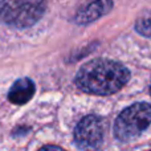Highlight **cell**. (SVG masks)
<instances>
[{"label": "cell", "instance_id": "8", "mask_svg": "<svg viewBox=\"0 0 151 151\" xmlns=\"http://www.w3.org/2000/svg\"><path fill=\"white\" fill-rule=\"evenodd\" d=\"M41 150H61V149L57 146H45V147H42Z\"/></svg>", "mask_w": 151, "mask_h": 151}, {"label": "cell", "instance_id": "6", "mask_svg": "<svg viewBox=\"0 0 151 151\" xmlns=\"http://www.w3.org/2000/svg\"><path fill=\"white\" fill-rule=\"evenodd\" d=\"M35 91H36L35 82L31 78H19L11 86L9 91H8V99H9V102H12L15 105H24L33 97Z\"/></svg>", "mask_w": 151, "mask_h": 151}, {"label": "cell", "instance_id": "1", "mask_svg": "<svg viewBox=\"0 0 151 151\" xmlns=\"http://www.w3.org/2000/svg\"><path fill=\"white\" fill-rule=\"evenodd\" d=\"M130 72L123 64L107 58H96L83 64L74 82L82 91L96 96H110L127 83Z\"/></svg>", "mask_w": 151, "mask_h": 151}, {"label": "cell", "instance_id": "4", "mask_svg": "<svg viewBox=\"0 0 151 151\" xmlns=\"http://www.w3.org/2000/svg\"><path fill=\"white\" fill-rule=\"evenodd\" d=\"M104 141V123L97 115L83 117L74 129V142L80 150L98 149Z\"/></svg>", "mask_w": 151, "mask_h": 151}, {"label": "cell", "instance_id": "9", "mask_svg": "<svg viewBox=\"0 0 151 151\" xmlns=\"http://www.w3.org/2000/svg\"><path fill=\"white\" fill-rule=\"evenodd\" d=\"M150 91H151V88H150Z\"/></svg>", "mask_w": 151, "mask_h": 151}, {"label": "cell", "instance_id": "3", "mask_svg": "<svg viewBox=\"0 0 151 151\" xmlns=\"http://www.w3.org/2000/svg\"><path fill=\"white\" fill-rule=\"evenodd\" d=\"M45 12V0H0V21L17 29L35 25Z\"/></svg>", "mask_w": 151, "mask_h": 151}, {"label": "cell", "instance_id": "2", "mask_svg": "<svg viewBox=\"0 0 151 151\" xmlns=\"http://www.w3.org/2000/svg\"><path fill=\"white\" fill-rule=\"evenodd\" d=\"M151 125V105L137 102L123 109L114 122V137L121 142H131L139 138Z\"/></svg>", "mask_w": 151, "mask_h": 151}, {"label": "cell", "instance_id": "5", "mask_svg": "<svg viewBox=\"0 0 151 151\" xmlns=\"http://www.w3.org/2000/svg\"><path fill=\"white\" fill-rule=\"evenodd\" d=\"M113 9V0H93L90 4L82 7L77 12L74 21L78 25L90 24L107 15Z\"/></svg>", "mask_w": 151, "mask_h": 151}, {"label": "cell", "instance_id": "7", "mask_svg": "<svg viewBox=\"0 0 151 151\" xmlns=\"http://www.w3.org/2000/svg\"><path fill=\"white\" fill-rule=\"evenodd\" d=\"M135 31L142 36L151 39V12L142 15L135 21Z\"/></svg>", "mask_w": 151, "mask_h": 151}]
</instances>
